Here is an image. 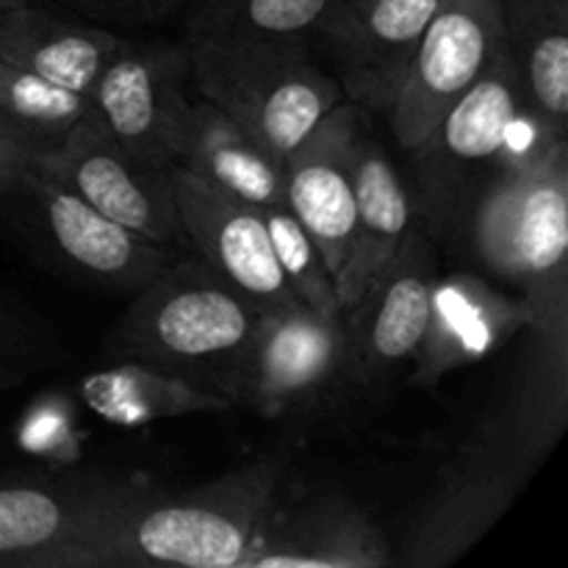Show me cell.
I'll list each match as a JSON object with an SVG mask.
<instances>
[{
    "mask_svg": "<svg viewBox=\"0 0 568 568\" xmlns=\"http://www.w3.org/2000/svg\"><path fill=\"white\" fill-rule=\"evenodd\" d=\"M109 480L0 477V566L64 568Z\"/></svg>",
    "mask_w": 568,
    "mask_h": 568,
    "instance_id": "ac0fdd59",
    "label": "cell"
},
{
    "mask_svg": "<svg viewBox=\"0 0 568 568\" xmlns=\"http://www.w3.org/2000/svg\"><path fill=\"white\" fill-rule=\"evenodd\" d=\"M261 316L203 261L178 255L170 270L133 294L105 336L103 358L189 372L239 405V383Z\"/></svg>",
    "mask_w": 568,
    "mask_h": 568,
    "instance_id": "277c9868",
    "label": "cell"
},
{
    "mask_svg": "<svg viewBox=\"0 0 568 568\" xmlns=\"http://www.w3.org/2000/svg\"><path fill=\"white\" fill-rule=\"evenodd\" d=\"M22 369H26V366L0 364V388H9V386H14V383H20Z\"/></svg>",
    "mask_w": 568,
    "mask_h": 568,
    "instance_id": "4dcf8cb0",
    "label": "cell"
},
{
    "mask_svg": "<svg viewBox=\"0 0 568 568\" xmlns=\"http://www.w3.org/2000/svg\"><path fill=\"white\" fill-rule=\"evenodd\" d=\"M89 116L92 103L87 94L0 61V128L20 144L28 164L33 155L59 148Z\"/></svg>",
    "mask_w": 568,
    "mask_h": 568,
    "instance_id": "cb8c5ba5",
    "label": "cell"
},
{
    "mask_svg": "<svg viewBox=\"0 0 568 568\" xmlns=\"http://www.w3.org/2000/svg\"><path fill=\"white\" fill-rule=\"evenodd\" d=\"M26 3H33V0H0V14H6V11L11 9H20V6Z\"/></svg>",
    "mask_w": 568,
    "mask_h": 568,
    "instance_id": "1f68e13d",
    "label": "cell"
},
{
    "mask_svg": "<svg viewBox=\"0 0 568 568\" xmlns=\"http://www.w3.org/2000/svg\"><path fill=\"white\" fill-rule=\"evenodd\" d=\"M261 214H264L272 250H275L283 277L292 286V292L297 294L300 303L305 308L316 311V314L344 316L325 255L320 253L314 239L300 225L297 216L288 211V205H270V209H261Z\"/></svg>",
    "mask_w": 568,
    "mask_h": 568,
    "instance_id": "484cf974",
    "label": "cell"
},
{
    "mask_svg": "<svg viewBox=\"0 0 568 568\" xmlns=\"http://www.w3.org/2000/svg\"><path fill=\"white\" fill-rule=\"evenodd\" d=\"M355 216L349 250L336 275V297L342 311L353 308L372 281L397 255L410 222V192L397 166L375 139L361 131L355 148Z\"/></svg>",
    "mask_w": 568,
    "mask_h": 568,
    "instance_id": "d6986e66",
    "label": "cell"
},
{
    "mask_svg": "<svg viewBox=\"0 0 568 568\" xmlns=\"http://www.w3.org/2000/svg\"><path fill=\"white\" fill-rule=\"evenodd\" d=\"M438 0H375L355 14L316 26L344 100L386 114L403 87Z\"/></svg>",
    "mask_w": 568,
    "mask_h": 568,
    "instance_id": "9a60e30c",
    "label": "cell"
},
{
    "mask_svg": "<svg viewBox=\"0 0 568 568\" xmlns=\"http://www.w3.org/2000/svg\"><path fill=\"white\" fill-rule=\"evenodd\" d=\"M281 477L283 460L264 458L186 488L109 480L64 568H239Z\"/></svg>",
    "mask_w": 568,
    "mask_h": 568,
    "instance_id": "7a4b0ae2",
    "label": "cell"
},
{
    "mask_svg": "<svg viewBox=\"0 0 568 568\" xmlns=\"http://www.w3.org/2000/svg\"><path fill=\"white\" fill-rule=\"evenodd\" d=\"M192 83L266 150L286 155L344 100L311 53V39H183Z\"/></svg>",
    "mask_w": 568,
    "mask_h": 568,
    "instance_id": "5b68a950",
    "label": "cell"
},
{
    "mask_svg": "<svg viewBox=\"0 0 568 568\" xmlns=\"http://www.w3.org/2000/svg\"><path fill=\"white\" fill-rule=\"evenodd\" d=\"M394 555L353 499L311 497L266 510L239 568H383Z\"/></svg>",
    "mask_w": 568,
    "mask_h": 568,
    "instance_id": "2e32d148",
    "label": "cell"
},
{
    "mask_svg": "<svg viewBox=\"0 0 568 568\" xmlns=\"http://www.w3.org/2000/svg\"><path fill=\"white\" fill-rule=\"evenodd\" d=\"M172 189L194 258L203 261L258 314L303 305L283 277L258 205L244 203L181 166H172Z\"/></svg>",
    "mask_w": 568,
    "mask_h": 568,
    "instance_id": "7c38bea8",
    "label": "cell"
},
{
    "mask_svg": "<svg viewBox=\"0 0 568 568\" xmlns=\"http://www.w3.org/2000/svg\"><path fill=\"white\" fill-rule=\"evenodd\" d=\"M525 114L519 72L508 50H503L486 75L471 83L410 150V209L436 242L466 225L475 200L508 159Z\"/></svg>",
    "mask_w": 568,
    "mask_h": 568,
    "instance_id": "8992f818",
    "label": "cell"
},
{
    "mask_svg": "<svg viewBox=\"0 0 568 568\" xmlns=\"http://www.w3.org/2000/svg\"><path fill=\"white\" fill-rule=\"evenodd\" d=\"M28 170L70 189L94 211L148 242L189 250L178 216L172 166H150L128 155L92 116L55 150L33 155Z\"/></svg>",
    "mask_w": 568,
    "mask_h": 568,
    "instance_id": "8fae6325",
    "label": "cell"
},
{
    "mask_svg": "<svg viewBox=\"0 0 568 568\" xmlns=\"http://www.w3.org/2000/svg\"><path fill=\"white\" fill-rule=\"evenodd\" d=\"M361 136V105L342 100L320 125L286 155V205L305 227L333 283L349 250L355 216V148Z\"/></svg>",
    "mask_w": 568,
    "mask_h": 568,
    "instance_id": "5bb4252c",
    "label": "cell"
},
{
    "mask_svg": "<svg viewBox=\"0 0 568 568\" xmlns=\"http://www.w3.org/2000/svg\"><path fill=\"white\" fill-rule=\"evenodd\" d=\"M466 225L483 266L519 288L532 327L568 333V139L510 153Z\"/></svg>",
    "mask_w": 568,
    "mask_h": 568,
    "instance_id": "3957f363",
    "label": "cell"
},
{
    "mask_svg": "<svg viewBox=\"0 0 568 568\" xmlns=\"http://www.w3.org/2000/svg\"><path fill=\"white\" fill-rule=\"evenodd\" d=\"M0 220L55 270L103 292L133 297L178 258L175 247L136 236L33 170L17 175Z\"/></svg>",
    "mask_w": 568,
    "mask_h": 568,
    "instance_id": "52a82bcc",
    "label": "cell"
},
{
    "mask_svg": "<svg viewBox=\"0 0 568 568\" xmlns=\"http://www.w3.org/2000/svg\"><path fill=\"white\" fill-rule=\"evenodd\" d=\"M44 342L37 327L0 305V364L26 366L44 353Z\"/></svg>",
    "mask_w": 568,
    "mask_h": 568,
    "instance_id": "83f0119b",
    "label": "cell"
},
{
    "mask_svg": "<svg viewBox=\"0 0 568 568\" xmlns=\"http://www.w3.org/2000/svg\"><path fill=\"white\" fill-rule=\"evenodd\" d=\"M192 59L183 42L120 33L89 92L92 120L128 155L150 166L178 164L192 98Z\"/></svg>",
    "mask_w": 568,
    "mask_h": 568,
    "instance_id": "ba28073f",
    "label": "cell"
},
{
    "mask_svg": "<svg viewBox=\"0 0 568 568\" xmlns=\"http://www.w3.org/2000/svg\"><path fill=\"white\" fill-rule=\"evenodd\" d=\"M286 161L266 150L211 100H192L183 131L181 170L258 209L286 205Z\"/></svg>",
    "mask_w": 568,
    "mask_h": 568,
    "instance_id": "7402d4cb",
    "label": "cell"
},
{
    "mask_svg": "<svg viewBox=\"0 0 568 568\" xmlns=\"http://www.w3.org/2000/svg\"><path fill=\"white\" fill-rule=\"evenodd\" d=\"M120 33L64 9L33 3L0 14V61L87 94L98 83Z\"/></svg>",
    "mask_w": 568,
    "mask_h": 568,
    "instance_id": "ffe728a7",
    "label": "cell"
},
{
    "mask_svg": "<svg viewBox=\"0 0 568 568\" xmlns=\"http://www.w3.org/2000/svg\"><path fill=\"white\" fill-rule=\"evenodd\" d=\"M331 0H192L183 39H286L316 31Z\"/></svg>",
    "mask_w": 568,
    "mask_h": 568,
    "instance_id": "d4e9b609",
    "label": "cell"
},
{
    "mask_svg": "<svg viewBox=\"0 0 568 568\" xmlns=\"http://www.w3.org/2000/svg\"><path fill=\"white\" fill-rule=\"evenodd\" d=\"M436 281V239L414 220L397 255L366 286L358 303L344 311L338 381L358 388L361 394H375L410 369L430 320Z\"/></svg>",
    "mask_w": 568,
    "mask_h": 568,
    "instance_id": "9c48e42d",
    "label": "cell"
},
{
    "mask_svg": "<svg viewBox=\"0 0 568 568\" xmlns=\"http://www.w3.org/2000/svg\"><path fill=\"white\" fill-rule=\"evenodd\" d=\"M375 3V0H331V6H327L325 17H322V22H331V20H342V17H349L355 14V11H361L364 6ZM320 22V26H322ZM314 37V33H311Z\"/></svg>",
    "mask_w": 568,
    "mask_h": 568,
    "instance_id": "f546056e",
    "label": "cell"
},
{
    "mask_svg": "<svg viewBox=\"0 0 568 568\" xmlns=\"http://www.w3.org/2000/svg\"><path fill=\"white\" fill-rule=\"evenodd\" d=\"M530 349L505 394L436 477L392 566L444 568L475 547L549 458L568 422V333L527 327Z\"/></svg>",
    "mask_w": 568,
    "mask_h": 568,
    "instance_id": "6da1fadb",
    "label": "cell"
},
{
    "mask_svg": "<svg viewBox=\"0 0 568 568\" xmlns=\"http://www.w3.org/2000/svg\"><path fill=\"white\" fill-rule=\"evenodd\" d=\"M503 20L527 111L568 139V0H503Z\"/></svg>",
    "mask_w": 568,
    "mask_h": 568,
    "instance_id": "603a6c76",
    "label": "cell"
},
{
    "mask_svg": "<svg viewBox=\"0 0 568 568\" xmlns=\"http://www.w3.org/2000/svg\"><path fill=\"white\" fill-rule=\"evenodd\" d=\"M78 397L98 419L144 427L194 414H227L236 405L209 381L148 361H109L78 383Z\"/></svg>",
    "mask_w": 568,
    "mask_h": 568,
    "instance_id": "44dd1931",
    "label": "cell"
},
{
    "mask_svg": "<svg viewBox=\"0 0 568 568\" xmlns=\"http://www.w3.org/2000/svg\"><path fill=\"white\" fill-rule=\"evenodd\" d=\"M527 327H532V316L521 297L466 272L438 277L410 381L433 388L453 372L488 358Z\"/></svg>",
    "mask_w": 568,
    "mask_h": 568,
    "instance_id": "e0dca14e",
    "label": "cell"
},
{
    "mask_svg": "<svg viewBox=\"0 0 568 568\" xmlns=\"http://www.w3.org/2000/svg\"><path fill=\"white\" fill-rule=\"evenodd\" d=\"M503 50V0H438L408 75L386 111L399 148L410 153Z\"/></svg>",
    "mask_w": 568,
    "mask_h": 568,
    "instance_id": "30bf717a",
    "label": "cell"
},
{
    "mask_svg": "<svg viewBox=\"0 0 568 568\" xmlns=\"http://www.w3.org/2000/svg\"><path fill=\"white\" fill-rule=\"evenodd\" d=\"M22 170H28V159L20 150V144L11 136H6V131L0 128V203L9 197L11 186L17 183V175Z\"/></svg>",
    "mask_w": 568,
    "mask_h": 568,
    "instance_id": "f1b7e54d",
    "label": "cell"
},
{
    "mask_svg": "<svg viewBox=\"0 0 568 568\" xmlns=\"http://www.w3.org/2000/svg\"><path fill=\"white\" fill-rule=\"evenodd\" d=\"M344 316H325L297 305L264 314L244 361L239 405L264 419L320 397L342 375Z\"/></svg>",
    "mask_w": 568,
    "mask_h": 568,
    "instance_id": "4fadbf2b",
    "label": "cell"
},
{
    "mask_svg": "<svg viewBox=\"0 0 568 568\" xmlns=\"http://www.w3.org/2000/svg\"><path fill=\"white\" fill-rule=\"evenodd\" d=\"M50 3L94 26L131 33L181 20L192 0H50Z\"/></svg>",
    "mask_w": 568,
    "mask_h": 568,
    "instance_id": "4316f807",
    "label": "cell"
}]
</instances>
